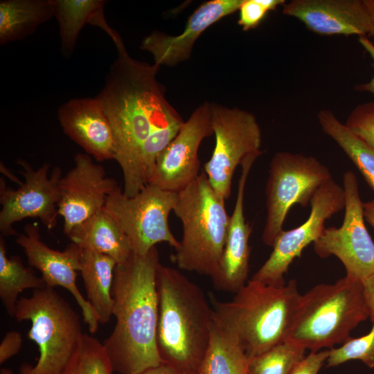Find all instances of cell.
<instances>
[{"label":"cell","mask_w":374,"mask_h":374,"mask_svg":"<svg viewBox=\"0 0 374 374\" xmlns=\"http://www.w3.org/2000/svg\"><path fill=\"white\" fill-rule=\"evenodd\" d=\"M159 265L154 247L116 267L112 289L116 324L103 343L114 372L139 374L162 364L157 345Z\"/></svg>","instance_id":"6da1fadb"},{"label":"cell","mask_w":374,"mask_h":374,"mask_svg":"<svg viewBox=\"0 0 374 374\" xmlns=\"http://www.w3.org/2000/svg\"><path fill=\"white\" fill-rule=\"evenodd\" d=\"M114 43L118 56L97 97L112 128L114 159L122 168L151 135L183 118L157 80L160 66L132 58L121 37Z\"/></svg>","instance_id":"7a4b0ae2"},{"label":"cell","mask_w":374,"mask_h":374,"mask_svg":"<svg viewBox=\"0 0 374 374\" xmlns=\"http://www.w3.org/2000/svg\"><path fill=\"white\" fill-rule=\"evenodd\" d=\"M158 352L178 374L198 373L207 351L214 309L179 271L160 263L157 272Z\"/></svg>","instance_id":"3957f363"},{"label":"cell","mask_w":374,"mask_h":374,"mask_svg":"<svg viewBox=\"0 0 374 374\" xmlns=\"http://www.w3.org/2000/svg\"><path fill=\"white\" fill-rule=\"evenodd\" d=\"M301 297L295 280L276 287L251 279L229 302L211 299L251 358L287 340Z\"/></svg>","instance_id":"277c9868"},{"label":"cell","mask_w":374,"mask_h":374,"mask_svg":"<svg viewBox=\"0 0 374 374\" xmlns=\"http://www.w3.org/2000/svg\"><path fill=\"white\" fill-rule=\"evenodd\" d=\"M369 318L363 281L345 276L319 284L300 299L287 340L311 352L332 348Z\"/></svg>","instance_id":"5b68a950"},{"label":"cell","mask_w":374,"mask_h":374,"mask_svg":"<svg viewBox=\"0 0 374 374\" xmlns=\"http://www.w3.org/2000/svg\"><path fill=\"white\" fill-rule=\"evenodd\" d=\"M173 212L183 226L174 257L178 267L211 278L223 253L230 216L204 171L177 193Z\"/></svg>","instance_id":"8992f818"},{"label":"cell","mask_w":374,"mask_h":374,"mask_svg":"<svg viewBox=\"0 0 374 374\" xmlns=\"http://www.w3.org/2000/svg\"><path fill=\"white\" fill-rule=\"evenodd\" d=\"M17 321H30L28 338L38 346L34 365L22 364L19 374H66L81 349L84 333L78 314L55 288L34 290L18 300Z\"/></svg>","instance_id":"52a82bcc"},{"label":"cell","mask_w":374,"mask_h":374,"mask_svg":"<svg viewBox=\"0 0 374 374\" xmlns=\"http://www.w3.org/2000/svg\"><path fill=\"white\" fill-rule=\"evenodd\" d=\"M332 178L329 168L314 157L276 152L270 161L265 187L263 242L273 247L284 231L283 223L292 206L296 204L307 206L317 190Z\"/></svg>","instance_id":"ba28073f"},{"label":"cell","mask_w":374,"mask_h":374,"mask_svg":"<svg viewBox=\"0 0 374 374\" xmlns=\"http://www.w3.org/2000/svg\"><path fill=\"white\" fill-rule=\"evenodd\" d=\"M177 193L147 184L132 197L118 186L107 197L103 209L116 222L130 242L133 253L145 255L157 243L167 242L177 249L168 217L173 211Z\"/></svg>","instance_id":"9c48e42d"},{"label":"cell","mask_w":374,"mask_h":374,"mask_svg":"<svg viewBox=\"0 0 374 374\" xmlns=\"http://www.w3.org/2000/svg\"><path fill=\"white\" fill-rule=\"evenodd\" d=\"M211 121L215 145L204 171L215 193L226 201L237 166L247 157L262 153L261 130L252 113L215 103Z\"/></svg>","instance_id":"30bf717a"},{"label":"cell","mask_w":374,"mask_h":374,"mask_svg":"<svg viewBox=\"0 0 374 374\" xmlns=\"http://www.w3.org/2000/svg\"><path fill=\"white\" fill-rule=\"evenodd\" d=\"M345 215L339 227L325 228L314 242V250L321 258L337 257L345 267L346 276L364 280L374 273V241L364 222L363 203L355 174L343 175Z\"/></svg>","instance_id":"8fae6325"},{"label":"cell","mask_w":374,"mask_h":374,"mask_svg":"<svg viewBox=\"0 0 374 374\" xmlns=\"http://www.w3.org/2000/svg\"><path fill=\"white\" fill-rule=\"evenodd\" d=\"M24 182L17 189L0 181V231L3 236L16 234L13 225L27 217L39 218L48 230L57 223L60 199L59 181L62 170L56 166L48 175L51 164L45 163L34 169L26 161L18 159Z\"/></svg>","instance_id":"7c38bea8"},{"label":"cell","mask_w":374,"mask_h":374,"mask_svg":"<svg viewBox=\"0 0 374 374\" xmlns=\"http://www.w3.org/2000/svg\"><path fill=\"white\" fill-rule=\"evenodd\" d=\"M345 200L343 186L333 178L323 184L311 199L308 218L299 226L280 234L270 256L251 280L271 286L285 285L284 276L292 261L321 235L325 222L344 208Z\"/></svg>","instance_id":"4fadbf2b"},{"label":"cell","mask_w":374,"mask_h":374,"mask_svg":"<svg viewBox=\"0 0 374 374\" xmlns=\"http://www.w3.org/2000/svg\"><path fill=\"white\" fill-rule=\"evenodd\" d=\"M213 134L211 103L205 102L193 112L159 154L148 184L174 193L186 187L200 174L199 148Z\"/></svg>","instance_id":"5bb4252c"},{"label":"cell","mask_w":374,"mask_h":374,"mask_svg":"<svg viewBox=\"0 0 374 374\" xmlns=\"http://www.w3.org/2000/svg\"><path fill=\"white\" fill-rule=\"evenodd\" d=\"M118 186L91 156L77 154L74 166L59 181L58 213L63 218V232L67 235L75 226L102 210L108 196Z\"/></svg>","instance_id":"9a60e30c"},{"label":"cell","mask_w":374,"mask_h":374,"mask_svg":"<svg viewBox=\"0 0 374 374\" xmlns=\"http://www.w3.org/2000/svg\"><path fill=\"white\" fill-rule=\"evenodd\" d=\"M16 242L23 249L28 265L42 273L47 287L55 288L60 286L72 294L81 310L89 332L96 333L99 321L76 284L77 271L80 270L82 249L73 242L62 251L51 249L41 239L39 227L37 224L25 225L24 233L17 238Z\"/></svg>","instance_id":"2e32d148"},{"label":"cell","mask_w":374,"mask_h":374,"mask_svg":"<svg viewBox=\"0 0 374 374\" xmlns=\"http://www.w3.org/2000/svg\"><path fill=\"white\" fill-rule=\"evenodd\" d=\"M259 157L252 154L242 161L237 197L227 231L223 253L218 267L211 277L215 289L237 292L246 283L249 271L251 226L244 214V195L250 170Z\"/></svg>","instance_id":"e0dca14e"},{"label":"cell","mask_w":374,"mask_h":374,"mask_svg":"<svg viewBox=\"0 0 374 374\" xmlns=\"http://www.w3.org/2000/svg\"><path fill=\"white\" fill-rule=\"evenodd\" d=\"M283 6L284 15L298 19L317 34L359 37L370 33L364 0H292Z\"/></svg>","instance_id":"ac0fdd59"},{"label":"cell","mask_w":374,"mask_h":374,"mask_svg":"<svg viewBox=\"0 0 374 374\" xmlns=\"http://www.w3.org/2000/svg\"><path fill=\"white\" fill-rule=\"evenodd\" d=\"M243 0H211L200 5L190 16L184 30L169 35L155 30L142 41L141 48L150 52L154 64L175 66L188 60L195 41L213 24L239 10Z\"/></svg>","instance_id":"d6986e66"},{"label":"cell","mask_w":374,"mask_h":374,"mask_svg":"<svg viewBox=\"0 0 374 374\" xmlns=\"http://www.w3.org/2000/svg\"><path fill=\"white\" fill-rule=\"evenodd\" d=\"M57 116L65 134L98 161L114 159V139L100 100L73 98L59 108Z\"/></svg>","instance_id":"ffe728a7"},{"label":"cell","mask_w":374,"mask_h":374,"mask_svg":"<svg viewBox=\"0 0 374 374\" xmlns=\"http://www.w3.org/2000/svg\"><path fill=\"white\" fill-rule=\"evenodd\" d=\"M67 235L82 249L107 255L117 265L125 262L133 253L128 238L103 208L75 226Z\"/></svg>","instance_id":"44dd1931"},{"label":"cell","mask_w":374,"mask_h":374,"mask_svg":"<svg viewBox=\"0 0 374 374\" xmlns=\"http://www.w3.org/2000/svg\"><path fill=\"white\" fill-rule=\"evenodd\" d=\"M103 0H52L54 17L60 28L61 49L70 55L79 34L86 24L96 26L107 33L112 39L118 33L107 24L104 15Z\"/></svg>","instance_id":"7402d4cb"},{"label":"cell","mask_w":374,"mask_h":374,"mask_svg":"<svg viewBox=\"0 0 374 374\" xmlns=\"http://www.w3.org/2000/svg\"><path fill=\"white\" fill-rule=\"evenodd\" d=\"M249 357L233 330L214 310L209 345L199 374H248Z\"/></svg>","instance_id":"603a6c76"},{"label":"cell","mask_w":374,"mask_h":374,"mask_svg":"<svg viewBox=\"0 0 374 374\" xmlns=\"http://www.w3.org/2000/svg\"><path fill=\"white\" fill-rule=\"evenodd\" d=\"M116 265L115 260L107 255L82 249L80 271L87 299L99 323L109 322L112 316V289Z\"/></svg>","instance_id":"cb8c5ba5"},{"label":"cell","mask_w":374,"mask_h":374,"mask_svg":"<svg viewBox=\"0 0 374 374\" xmlns=\"http://www.w3.org/2000/svg\"><path fill=\"white\" fill-rule=\"evenodd\" d=\"M53 17L52 0L1 1V45L25 38Z\"/></svg>","instance_id":"d4e9b609"},{"label":"cell","mask_w":374,"mask_h":374,"mask_svg":"<svg viewBox=\"0 0 374 374\" xmlns=\"http://www.w3.org/2000/svg\"><path fill=\"white\" fill-rule=\"evenodd\" d=\"M323 131L341 148L374 191V149L352 132L328 109L318 114Z\"/></svg>","instance_id":"484cf974"},{"label":"cell","mask_w":374,"mask_h":374,"mask_svg":"<svg viewBox=\"0 0 374 374\" xmlns=\"http://www.w3.org/2000/svg\"><path fill=\"white\" fill-rule=\"evenodd\" d=\"M46 287L42 277L35 275L33 267H25L18 256L6 255L5 241L0 237V299L8 314L15 317L18 296L27 289Z\"/></svg>","instance_id":"4316f807"},{"label":"cell","mask_w":374,"mask_h":374,"mask_svg":"<svg viewBox=\"0 0 374 374\" xmlns=\"http://www.w3.org/2000/svg\"><path fill=\"white\" fill-rule=\"evenodd\" d=\"M305 350L303 346L286 340L249 358L248 374H290L305 357Z\"/></svg>","instance_id":"83f0119b"},{"label":"cell","mask_w":374,"mask_h":374,"mask_svg":"<svg viewBox=\"0 0 374 374\" xmlns=\"http://www.w3.org/2000/svg\"><path fill=\"white\" fill-rule=\"evenodd\" d=\"M113 372L103 343L84 334L79 354L66 374H113Z\"/></svg>","instance_id":"f1b7e54d"},{"label":"cell","mask_w":374,"mask_h":374,"mask_svg":"<svg viewBox=\"0 0 374 374\" xmlns=\"http://www.w3.org/2000/svg\"><path fill=\"white\" fill-rule=\"evenodd\" d=\"M350 360H360L374 368V321L370 332L358 338L350 337L341 346L329 349L327 367H335Z\"/></svg>","instance_id":"f546056e"},{"label":"cell","mask_w":374,"mask_h":374,"mask_svg":"<svg viewBox=\"0 0 374 374\" xmlns=\"http://www.w3.org/2000/svg\"><path fill=\"white\" fill-rule=\"evenodd\" d=\"M344 124L374 149V102L364 103L355 107Z\"/></svg>","instance_id":"4dcf8cb0"},{"label":"cell","mask_w":374,"mask_h":374,"mask_svg":"<svg viewBox=\"0 0 374 374\" xmlns=\"http://www.w3.org/2000/svg\"><path fill=\"white\" fill-rule=\"evenodd\" d=\"M285 3V0H243L239 8L238 23L247 31L257 27L268 12Z\"/></svg>","instance_id":"1f68e13d"},{"label":"cell","mask_w":374,"mask_h":374,"mask_svg":"<svg viewBox=\"0 0 374 374\" xmlns=\"http://www.w3.org/2000/svg\"><path fill=\"white\" fill-rule=\"evenodd\" d=\"M329 355V349L311 352L293 368L290 374H318Z\"/></svg>","instance_id":"d6a6232c"},{"label":"cell","mask_w":374,"mask_h":374,"mask_svg":"<svg viewBox=\"0 0 374 374\" xmlns=\"http://www.w3.org/2000/svg\"><path fill=\"white\" fill-rule=\"evenodd\" d=\"M22 337L20 332L12 330L6 333L0 344V364H2L21 348Z\"/></svg>","instance_id":"836d02e7"},{"label":"cell","mask_w":374,"mask_h":374,"mask_svg":"<svg viewBox=\"0 0 374 374\" xmlns=\"http://www.w3.org/2000/svg\"><path fill=\"white\" fill-rule=\"evenodd\" d=\"M358 41L374 62V43L366 35L359 36ZM355 89L357 91H368L374 94V76L368 82L356 85Z\"/></svg>","instance_id":"e575fe53"},{"label":"cell","mask_w":374,"mask_h":374,"mask_svg":"<svg viewBox=\"0 0 374 374\" xmlns=\"http://www.w3.org/2000/svg\"><path fill=\"white\" fill-rule=\"evenodd\" d=\"M364 292L369 310V318L374 321V273L363 280Z\"/></svg>","instance_id":"d590c367"},{"label":"cell","mask_w":374,"mask_h":374,"mask_svg":"<svg viewBox=\"0 0 374 374\" xmlns=\"http://www.w3.org/2000/svg\"><path fill=\"white\" fill-rule=\"evenodd\" d=\"M363 208L364 219L374 229V199L363 203Z\"/></svg>","instance_id":"8d00e7d4"},{"label":"cell","mask_w":374,"mask_h":374,"mask_svg":"<svg viewBox=\"0 0 374 374\" xmlns=\"http://www.w3.org/2000/svg\"><path fill=\"white\" fill-rule=\"evenodd\" d=\"M139 374H178L168 366L161 364L159 366L148 368Z\"/></svg>","instance_id":"74e56055"},{"label":"cell","mask_w":374,"mask_h":374,"mask_svg":"<svg viewBox=\"0 0 374 374\" xmlns=\"http://www.w3.org/2000/svg\"><path fill=\"white\" fill-rule=\"evenodd\" d=\"M370 17L371 29L369 35L374 38V0H364Z\"/></svg>","instance_id":"f35d334b"},{"label":"cell","mask_w":374,"mask_h":374,"mask_svg":"<svg viewBox=\"0 0 374 374\" xmlns=\"http://www.w3.org/2000/svg\"><path fill=\"white\" fill-rule=\"evenodd\" d=\"M0 374H14L11 369L7 368H1Z\"/></svg>","instance_id":"ab89813d"},{"label":"cell","mask_w":374,"mask_h":374,"mask_svg":"<svg viewBox=\"0 0 374 374\" xmlns=\"http://www.w3.org/2000/svg\"><path fill=\"white\" fill-rule=\"evenodd\" d=\"M193 374H199V373H193Z\"/></svg>","instance_id":"60d3db41"}]
</instances>
